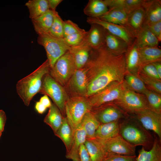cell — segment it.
Returning <instances> with one entry per match:
<instances>
[{
    "label": "cell",
    "instance_id": "cell-25",
    "mask_svg": "<svg viewBox=\"0 0 161 161\" xmlns=\"http://www.w3.org/2000/svg\"><path fill=\"white\" fill-rule=\"evenodd\" d=\"M120 121L100 124L96 131L95 138L104 140L119 134Z\"/></svg>",
    "mask_w": 161,
    "mask_h": 161
},
{
    "label": "cell",
    "instance_id": "cell-37",
    "mask_svg": "<svg viewBox=\"0 0 161 161\" xmlns=\"http://www.w3.org/2000/svg\"><path fill=\"white\" fill-rule=\"evenodd\" d=\"M63 23L64 21L56 11L53 23L48 33L55 37L64 38Z\"/></svg>",
    "mask_w": 161,
    "mask_h": 161
},
{
    "label": "cell",
    "instance_id": "cell-32",
    "mask_svg": "<svg viewBox=\"0 0 161 161\" xmlns=\"http://www.w3.org/2000/svg\"><path fill=\"white\" fill-rule=\"evenodd\" d=\"M123 81L127 87L139 94L144 95L148 89L138 76L127 71L124 76Z\"/></svg>",
    "mask_w": 161,
    "mask_h": 161
},
{
    "label": "cell",
    "instance_id": "cell-18",
    "mask_svg": "<svg viewBox=\"0 0 161 161\" xmlns=\"http://www.w3.org/2000/svg\"><path fill=\"white\" fill-rule=\"evenodd\" d=\"M142 7L145 13L144 25L161 21L160 0H144Z\"/></svg>",
    "mask_w": 161,
    "mask_h": 161
},
{
    "label": "cell",
    "instance_id": "cell-17",
    "mask_svg": "<svg viewBox=\"0 0 161 161\" xmlns=\"http://www.w3.org/2000/svg\"><path fill=\"white\" fill-rule=\"evenodd\" d=\"M86 139L85 131L80 124L74 129L73 141L69 152L66 154V157L72 161H80L79 149Z\"/></svg>",
    "mask_w": 161,
    "mask_h": 161
},
{
    "label": "cell",
    "instance_id": "cell-3",
    "mask_svg": "<svg viewBox=\"0 0 161 161\" xmlns=\"http://www.w3.org/2000/svg\"><path fill=\"white\" fill-rule=\"evenodd\" d=\"M50 68L47 59L33 72L17 82V92L27 106H29L33 97L39 92L43 78L49 73Z\"/></svg>",
    "mask_w": 161,
    "mask_h": 161
},
{
    "label": "cell",
    "instance_id": "cell-46",
    "mask_svg": "<svg viewBox=\"0 0 161 161\" xmlns=\"http://www.w3.org/2000/svg\"><path fill=\"white\" fill-rule=\"evenodd\" d=\"M49 7V9L55 12L57 7L61 2L62 0H48Z\"/></svg>",
    "mask_w": 161,
    "mask_h": 161
},
{
    "label": "cell",
    "instance_id": "cell-20",
    "mask_svg": "<svg viewBox=\"0 0 161 161\" xmlns=\"http://www.w3.org/2000/svg\"><path fill=\"white\" fill-rule=\"evenodd\" d=\"M105 42V46L107 49L115 55L124 54L129 46L124 40L111 34L106 30Z\"/></svg>",
    "mask_w": 161,
    "mask_h": 161
},
{
    "label": "cell",
    "instance_id": "cell-42",
    "mask_svg": "<svg viewBox=\"0 0 161 161\" xmlns=\"http://www.w3.org/2000/svg\"><path fill=\"white\" fill-rule=\"evenodd\" d=\"M103 161H137V156L123 155H112L106 157Z\"/></svg>",
    "mask_w": 161,
    "mask_h": 161
},
{
    "label": "cell",
    "instance_id": "cell-9",
    "mask_svg": "<svg viewBox=\"0 0 161 161\" xmlns=\"http://www.w3.org/2000/svg\"><path fill=\"white\" fill-rule=\"evenodd\" d=\"M124 87L123 81H114L88 97L92 108L118 100L121 96Z\"/></svg>",
    "mask_w": 161,
    "mask_h": 161
},
{
    "label": "cell",
    "instance_id": "cell-29",
    "mask_svg": "<svg viewBox=\"0 0 161 161\" xmlns=\"http://www.w3.org/2000/svg\"><path fill=\"white\" fill-rule=\"evenodd\" d=\"M109 9L104 0H90L83 9L84 13L91 18H100Z\"/></svg>",
    "mask_w": 161,
    "mask_h": 161
},
{
    "label": "cell",
    "instance_id": "cell-5",
    "mask_svg": "<svg viewBox=\"0 0 161 161\" xmlns=\"http://www.w3.org/2000/svg\"><path fill=\"white\" fill-rule=\"evenodd\" d=\"M38 43L43 46L46 52L47 60L50 68L62 55L69 51L70 47L65 41L64 38L53 37L48 33L38 35Z\"/></svg>",
    "mask_w": 161,
    "mask_h": 161
},
{
    "label": "cell",
    "instance_id": "cell-40",
    "mask_svg": "<svg viewBox=\"0 0 161 161\" xmlns=\"http://www.w3.org/2000/svg\"><path fill=\"white\" fill-rule=\"evenodd\" d=\"M144 0H123V8L128 15L142 6Z\"/></svg>",
    "mask_w": 161,
    "mask_h": 161
},
{
    "label": "cell",
    "instance_id": "cell-23",
    "mask_svg": "<svg viewBox=\"0 0 161 161\" xmlns=\"http://www.w3.org/2000/svg\"><path fill=\"white\" fill-rule=\"evenodd\" d=\"M161 141L156 137L152 147L147 151L142 147L137 157V161H161Z\"/></svg>",
    "mask_w": 161,
    "mask_h": 161
},
{
    "label": "cell",
    "instance_id": "cell-26",
    "mask_svg": "<svg viewBox=\"0 0 161 161\" xmlns=\"http://www.w3.org/2000/svg\"><path fill=\"white\" fill-rule=\"evenodd\" d=\"M74 129L65 117L63 118L61 125L54 134L64 144L66 149V154L69 152L70 148L73 140Z\"/></svg>",
    "mask_w": 161,
    "mask_h": 161
},
{
    "label": "cell",
    "instance_id": "cell-12",
    "mask_svg": "<svg viewBox=\"0 0 161 161\" xmlns=\"http://www.w3.org/2000/svg\"><path fill=\"white\" fill-rule=\"evenodd\" d=\"M88 67L86 64L83 67L76 69L65 86L67 93L70 96H78L86 97L89 84Z\"/></svg>",
    "mask_w": 161,
    "mask_h": 161
},
{
    "label": "cell",
    "instance_id": "cell-4",
    "mask_svg": "<svg viewBox=\"0 0 161 161\" xmlns=\"http://www.w3.org/2000/svg\"><path fill=\"white\" fill-rule=\"evenodd\" d=\"M49 96L58 107L64 117H65V104L68 95L63 86L49 74L44 76L41 89L39 92Z\"/></svg>",
    "mask_w": 161,
    "mask_h": 161
},
{
    "label": "cell",
    "instance_id": "cell-33",
    "mask_svg": "<svg viewBox=\"0 0 161 161\" xmlns=\"http://www.w3.org/2000/svg\"><path fill=\"white\" fill-rule=\"evenodd\" d=\"M80 124L85 131L86 139H93L95 138L96 131L100 124L89 111L83 116Z\"/></svg>",
    "mask_w": 161,
    "mask_h": 161
},
{
    "label": "cell",
    "instance_id": "cell-45",
    "mask_svg": "<svg viewBox=\"0 0 161 161\" xmlns=\"http://www.w3.org/2000/svg\"><path fill=\"white\" fill-rule=\"evenodd\" d=\"M6 116L4 112L2 110H0V131L3 132L6 120Z\"/></svg>",
    "mask_w": 161,
    "mask_h": 161
},
{
    "label": "cell",
    "instance_id": "cell-22",
    "mask_svg": "<svg viewBox=\"0 0 161 161\" xmlns=\"http://www.w3.org/2000/svg\"><path fill=\"white\" fill-rule=\"evenodd\" d=\"M56 11L49 9L40 16L32 19L35 30L38 35L48 33L53 23Z\"/></svg>",
    "mask_w": 161,
    "mask_h": 161
},
{
    "label": "cell",
    "instance_id": "cell-35",
    "mask_svg": "<svg viewBox=\"0 0 161 161\" xmlns=\"http://www.w3.org/2000/svg\"><path fill=\"white\" fill-rule=\"evenodd\" d=\"M143 95L145 97L149 109L161 114V95L148 89Z\"/></svg>",
    "mask_w": 161,
    "mask_h": 161
},
{
    "label": "cell",
    "instance_id": "cell-34",
    "mask_svg": "<svg viewBox=\"0 0 161 161\" xmlns=\"http://www.w3.org/2000/svg\"><path fill=\"white\" fill-rule=\"evenodd\" d=\"M31 20L40 16L49 10L48 0H30L25 3Z\"/></svg>",
    "mask_w": 161,
    "mask_h": 161
},
{
    "label": "cell",
    "instance_id": "cell-39",
    "mask_svg": "<svg viewBox=\"0 0 161 161\" xmlns=\"http://www.w3.org/2000/svg\"><path fill=\"white\" fill-rule=\"evenodd\" d=\"M84 30V29L80 28L77 24L70 20L64 21V38L70 35L82 32Z\"/></svg>",
    "mask_w": 161,
    "mask_h": 161
},
{
    "label": "cell",
    "instance_id": "cell-21",
    "mask_svg": "<svg viewBox=\"0 0 161 161\" xmlns=\"http://www.w3.org/2000/svg\"><path fill=\"white\" fill-rule=\"evenodd\" d=\"M145 17V11L142 6L128 15L127 28L135 38L144 25Z\"/></svg>",
    "mask_w": 161,
    "mask_h": 161
},
{
    "label": "cell",
    "instance_id": "cell-8",
    "mask_svg": "<svg viewBox=\"0 0 161 161\" xmlns=\"http://www.w3.org/2000/svg\"><path fill=\"white\" fill-rule=\"evenodd\" d=\"M76 69L73 57L69 51L61 57L53 66L50 68L49 74L64 87Z\"/></svg>",
    "mask_w": 161,
    "mask_h": 161
},
{
    "label": "cell",
    "instance_id": "cell-15",
    "mask_svg": "<svg viewBox=\"0 0 161 161\" xmlns=\"http://www.w3.org/2000/svg\"><path fill=\"white\" fill-rule=\"evenodd\" d=\"M91 25L84 41L92 49H99L105 46V30L99 24H94Z\"/></svg>",
    "mask_w": 161,
    "mask_h": 161
},
{
    "label": "cell",
    "instance_id": "cell-44",
    "mask_svg": "<svg viewBox=\"0 0 161 161\" xmlns=\"http://www.w3.org/2000/svg\"><path fill=\"white\" fill-rule=\"evenodd\" d=\"M80 161H91L90 158L84 144L80 146L79 151Z\"/></svg>",
    "mask_w": 161,
    "mask_h": 161
},
{
    "label": "cell",
    "instance_id": "cell-13",
    "mask_svg": "<svg viewBox=\"0 0 161 161\" xmlns=\"http://www.w3.org/2000/svg\"><path fill=\"white\" fill-rule=\"evenodd\" d=\"M134 116L145 129L152 130L156 134L161 141V114L147 109Z\"/></svg>",
    "mask_w": 161,
    "mask_h": 161
},
{
    "label": "cell",
    "instance_id": "cell-47",
    "mask_svg": "<svg viewBox=\"0 0 161 161\" xmlns=\"http://www.w3.org/2000/svg\"><path fill=\"white\" fill-rule=\"evenodd\" d=\"M39 101L47 108H49L52 104L48 96L46 95L41 97Z\"/></svg>",
    "mask_w": 161,
    "mask_h": 161
},
{
    "label": "cell",
    "instance_id": "cell-28",
    "mask_svg": "<svg viewBox=\"0 0 161 161\" xmlns=\"http://www.w3.org/2000/svg\"><path fill=\"white\" fill-rule=\"evenodd\" d=\"M142 66L155 62H161V49L158 46L138 48Z\"/></svg>",
    "mask_w": 161,
    "mask_h": 161
},
{
    "label": "cell",
    "instance_id": "cell-24",
    "mask_svg": "<svg viewBox=\"0 0 161 161\" xmlns=\"http://www.w3.org/2000/svg\"><path fill=\"white\" fill-rule=\"evenodd\" d=\"M128 15L123 8L117 7L109 9L106 13L99 18L103 21L122 26L127 28Z\"/></svg>",
    "mask_w": 161,
    "mask_h": 161
},
{
    "label": "cell",
    "instance_id": "cell-31",
    "mask_svg": "<svg viewBox=\"0 0 161 161\" xmlns=\"http://www.w3.org/2000/svg\"><path fill=\"white\" fill-rule=\"evenodd\" d=\"M44 122L48 125L55 133L61 125L64 117L58 107L52 103Z\"/></svg>",
    "mask_w": 161,
    "mask_h": 161
},
{
    "label": "cell",
    "instance_id": "cell-7",
    "mask_svg": "<svg viewBox=\"0 0 161 161\" xmlns=\"http://www.w3.org/2000/svg\"><path fill=\"white\" fill-rule=\"evenodd\" d=\"M124 86L120 97L113 102L115 104L129 114L134 115L140 111L149 109L144 95L132 91L125 84Z\"/></svg>",
    "mask_w": 161,
    "mask_h": 161
},
{
    "label": "cell",
    "instance_id": "cell-19",
    "mask_svg": "<svg viewBox=\"0 0 161 161\" xmlns=\"http://www.w3.org/2000/svg\"><path fill=\"white\" fill-rule=\"evenodd\" d=\"M92 49L84 41L79 45L70 47L69 51L73 57L76 69L81 68L86 64Z\"/></svg>",
    "mask_w": 161,
    "mask_h": 161
},
{
    "label": "cell",
    "instance_id": "cell-48",
    "mask_svg": "<svg viewBox=\"0 0 161 161\" xmlns=\"http://www.w3.org/2000/svg\"><path fill=\"white\" fill-rule=\"evenodd\" d=\"M35 108L38 113L42 114L45 112L47 108L39 101L36 102L35 105Z\"/></svg>",
    "mask_w": 161,
    "mask_h": 161
},
{
    "label": "cell",
    "instance_id": "cell-27",
    "mask_svg": "<svg viewBox=\"0 0 161 161\" xmlns=\"http://www.w3.org/2000/svg\"><path fill=\"white\" fill-rule=\"evenodd\" d=\"M135 42L138 48L158 46L160 42L157 37L144 25L137 35Z\"/></svg>",
    "mask_w": 161,
    "mask_h": 161
},
{
    "label": "cell",
    "instance_id": "cell-43",
    "mask_svg": "<svg viewBox=\"0 0 161 161\" xmlns=\"http://www.w3.org/2000/svg\"><path fill=\"white\" fill-rule=\"evenodd\" d=\"M157 37L159 42L161 41V21L151 24L144 25Z\"/></svg>",
    "mask_w": 161,
    "mask_h": 161
},
{
    "label": "cell",
    "instance_id": "cell-1",
    "mask_svg": "<svg viewBox=\"0 0 161 161\" xmlns=\"http://www.w3.org/2000/svg\"><path fill=\"white\" fill-rule=\"evenodd\" d=\"M88 67V97L114 81H123L126 72L124 54L114 55L105 46L92 51Z\"/></svg>",
    "mask_w": 161,
    "mask_h": 161
},
{
    "label": "cell",
    "instance_id": "cell-36",
    "mask_svg": "<svg viewBox=\"0 0 161 161\" xmlns=\"http://www.w3.org/2000/svg\"><path fill=\"white\" fill-rule=\"evenodd\" d=\"M137 76L148 90L161 95V80L149 76L141 72H139Z\"/></svg>",
    "mask_w": 161,
    "mask_h": 161
},
{
    "label": "cell",
    "instance_id": "cell-2",
    "mask_svg": "<svg viewBox=\"0 0 161 161\" xmlns=\"http://www.w3.org/2000/svg\"><path fill=\"white\" fill-rule=\"evenodd\" d=\"M119 134L132 145L142 146L146 149L151 148L154 138L145 129L134 116L120 120Z\"/></svg>",
    "mask_w": 161,
    "mask_h": 161
},
{
    "label": "cell",
    "instance_id": "cell-14",
    "mask_svg": "<svg viewBox=\"0 0 161 161\" xmlns=\"http://www.w3.org/2000/svg\"><path fill=\"white\" fill-rule=\"evenodd\" d=\"M86 21L90 24H95L101 26L111 34L124 40L129 45L135 39V37L125 27L103 21L98 18L88 17Z\"/></svg>",
    "mask_w": 161,
    "mask_h": 161
},
{
    "label": "cell",
    "instance_id": "cell-16",
    "mask_svg": "<svg viewBox=\"0 0 161 161\" xmlns=\"http://www.w3.org/2000/svg\"><path fill=\"white\" fill-rule=\"evenodd\" d=\"M124 56L127 71L137 76L141 65L138 48L135 40L132 44L129 45Z\"/></svg>",
    "mask_w": 161,
    "mask_h": 161
},
{
    "label": "cell",
    "instance_id": "cell-30",
    "mask_svg": "<svg viewBox=\"0 0 161 161\" xmlns=\"http://www.w3.org/2000/svg\"><path fill=\"white\" fill-rule=\"evenodd\" d=\"M91 161H103L105 154L101 144L96 138L86 139L84 143Z\"/></svg>",
    "mask_w": 161,
    "mask_h": 161
},
{
    "label": "cell",
    "instance_id": "cell-38",
    "mask_svg": "<svg viewBox=\"0 0 161 161\" xmlns=\"http://www.w3.org/2000/svg\"><path fill=\"white\" fill-rule=\"evenodd\" d=\"M87 31H84L75 33L67 35L64 38V39L70 47L76 46L81 44L84 40Z\"/></svg>",
    "mask_w": 161,
    "mask_h": 161
},
{
    "label": "cell",
    "instance_id": "cell-11",
    "mask_svg": "<svg viewBox=\"0 0 161 161\" xmlns=\"http://www.w3.org/2000/svg\"><path fill=\"white\" fill-rule=\"evenodd\" d=\"M90 111L100 124L120 120L130 116L113 102L92 108Z\"/></svg>",
    "mask_w": 161,
    "mask_h": 161
},
{
    "label": "cell",
    "instance_id": "cell-50",
    "mask_svg": "<svg viewBox=\"0 0 161 161\" xmlns=\"http://www.w3.org/2000/svg\"><path fill=\"white\" fill-rule=\"evenodd\" d=\"M2 132H1V131H0V138L2 135Z\"/></svg>",
    "mask_w": 161,
    "mask_h": 161
},
{
    "label": "cell",
    "instance_id": "cell-49",
    "mask_svg": "<svg viewBox=\"0 0 161 161\" xmlns=\"http://www.w3.org/2000/svg\"><path fill=\"white\" fill-rule=\"evenodd\" d=\"M151 63L155 67L160 78L161 79V62H155Z\"/></svg>",
    "mask_w": 161,
    "mask_h": 161
},
{
    "label": "cell",
    "instance_id": "cell-10",
    "mask_svg": "<svg viewBox=\"0 0 161 161\" xmlns=\"http://www.w3.org/2000/svg\"><path fill=\"white\" fill-rule=\"evenodd\" d=\"M96 139L101 144L106 157L115 155H136V146L126 140L120 134L106 140Z\"/></svg>",
    "mask_w": 161,
    "mask_h": 161
},
{
    "label": "cell",
    "instance_id": "cell-41",
    "mask_svg": "<svg viewBox=\"0 0 161 161\" xmlns=\"http://www.w3.org/2000/svg\"><path fill=\"white\" fill-rule=\"evenodd\" d=\"M140 72L150 77L161 80L155 67L152 63L146 64L143 66Z\"/></svg>",
    "mask_w": 161,
    "mask_h": 161
},
{
    "label": "cell",
    "instance_id": "cell-6",
    "mask_svg": "<svg viewBox=\"0 0 161 161\" xmlns=\"http://www.w3.org/2000/svg\"><path fill=\"white\" fill-rule=\"evenodd\" d=\"M91 106L87 97L73 96L69 97L65 104V113L69 122L74 128L79 125Z\"/></svg>",
    "mask_w": 161,
    "mask_h": 161
}]
</instances>
